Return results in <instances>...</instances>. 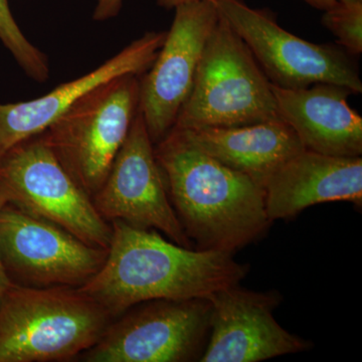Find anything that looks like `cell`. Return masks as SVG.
<instances>
[{
	"instance_id": "obj_1",
	"label": "cell",
	"mask_w": 362,
	"mask_h": 362,
	"mask_svg": "<svg viewBox=\"0 0 362 362\" xmlns=\"http://www.w3.org/2000/svg\"><path fill=\"white\" fill-rule=\"evenodd\" d=\"M106 261L80 291L112 319L135 305L156 299L209 298L239 285L250 271L233 252L201 251L164 239L160 233L111 221Z\"/></svg>"
},
{
	"instance_id": "obj_2",
	"label": "cell",
	"mask_w": 362,
	"mask_h": 362,
	"mask_svg": "<svg viewBox=\"0 0 362 362\" xmlns=\"http://www.w3.org/2000/svg\"><path fill=\"white\" fill-rule=\"evenodd\" d=\"M154 154L194 249L235 254L268 232L264 188L195 146L180 128L154 145Z\"/></svg>"
},
{
	"instance_id": "obj_3",
	"label": "cell",
	"mask_w": 362,
	"mask_h": 362,
	"mask_svg": "<svg viewBox=\"0 0 362 362\" xmlns=\"http://www.w3.org/2000/svg\"><path fill=\"white\" fill-rule=\"evenodd\" d=\"M112 320L78 288L13 284L0 300V362L73 361Z\"/></svg>"
},
{
	"instance_id": "obj_4",
	"label": "cell",
	"mask_w": 362,
	"mask_h": 362,
	"mask_svg": "<svg viewBox=\"0 0 362 362\" xmlns=\"http://www.w3.org/2000/svg\"><path fill=\"white\" fill-rule=\"evenodd\" d=\"M278 118L270 81L244 40L220 14L173 127H238Z\"/></svg>"
},
{
	"instance_id": "obj_5",
	"label": "cell",
	"mask_w": 362,
	"mask_h": 362,
	"mask_svg": "<svg viewBox=\"0 0 362 362\" xmlns=\"http://www.w3.org/2000/svg\"><path fill=\"white\" fill-rule=\"evenodd\" d=\"M139 77L120 76L95 88L40 134L90 199L129 134L139 106Z\"/></svg>"
},
{
	"instance_id": "obj_6",
	"label": "cell",
	"mask_w": 362,
	"mask_h": 362,
	"mask_svg": "<svg viewBox=\"0 0 362 362\" xmlns=\"http://www.w3.org/2000/svg\"><path fill=\"white\" fill-rule=\"evenodd\" d=\"M6 204L51 221L92 246L110 245L111 223L40 134L0 156V209Z\"/></svg>"
},
{
	"instance_id": "obj_7",
	"label": "cell",
	"mask_w": 362,
	"mask_h": 362,
	"mask_svg": "<svg viewBox=\"0 0 362 362\" xmlns=\"http://www.w3.org/2000/svg\"><path fill=\"white\" fill-rule=\"evenodd\" d=\"M209 298L156 299L135 305L113 319L87 362L199 361L211 330Z\"/></svg>"
},
{
	"instance_id": "obj_8",
	"label": "cell",
	"mask_w": 362,
	"mask_h": 362,
	"mask_svg": "<svg viewBox=\"0 0 362 362\" xmlns=\"http://www.w3.org/2000/svg\"><path fill=\"white\" fill-rule=\"evenodd\" d=\"M221 18L240 35L271 84L304 89L318 83L342 86L361 94L356 64L335 45L313 44L292 35L270 14L242 0H214Z\"/></svg>"
},
{
	"instance_id": "obj_9",
	"label": "cell",
	"mask_w": 362,
	"mask_h": 362,
	"mask_svg": "<svg viewBox=\"0 0 362 362\" xmlns=\"http://www.w3.org/2000/svg\"><path fill=\"white\" fill-rule=\"evenodd\" d=\"M107 254L108 249L18 207L0 209V257L14 284L80 288L102 268Z\"/></svg>"
},
{
	"instance_id": "obj_10",
	"label": "cell",
	"mask_w": 362,
	"mask_h": 362,
	"mask_svg": "<svg viewBox=\"0 0 362 362\" xmlns=\"http://www.w3.org/2000/svg\"><path fill=\"white\" fill-rule=\"evenodd\" d=\"M100 216L156 230L180 246L194 247L169 201L154 144L139 110L109 175L92 199Z\"/></svg>"
},
{
	"instance_id": "obj_11",
	"label": "cell",
	"mask_w": 362,
	"mask_h": 362,
	"mask_svg": "<svg viewBox=\"0 0 362 362\" xmlns=\"http://www.w3.org/2000/svg\"><path fill=\"white\" fill-rule=\"evenodd\" d=\"M175 11L156 61L140 78L138 110L154 145L175 125L194 85L204 45L220 18L209 0L188 2Z\"/></svg>"
},
{
	"instance_id": "obj_12",
	"label": "cell",
	"mask_w": 362,
	"mask_h": 362,
	"mask_svg": "<svg viewBox=\"0 0 362 362\" xmlns=\"http://www.w3.org/2000/svg\"><path fill=\"white\" fill-rule=\"evenodd\" d=\"M209 299L211 330L201 362H259L313 346L276 320L274 311L282 301L277 291H252L239 284Z\"/></svg>"
},
{
	"instance_id": "obj_13",
	"label": "cell",
	"mask_w": 362,
	"mask_h": 362,
	"mask_svg": "<svg viewBox=\"0 0 362 362\" xmlns=\"http://www.w3.org/2000/svg\"><path fill=\"white\" fill-rule=\"evenodd\" d=\"M166 32H150L133 40L90 73L37 99L0 104V156L28 138L40 134L76 102L95 88L120 76H141L156 61Z\"/></svg>"
},
{
	"instance_id": "obj_14",
	"label": "cell",
	"mask_w": 362,
	"mask_h": 362,
	"mask_svg": "<svg viewBox=\"0 0 362 362\" xmlns=\"http://www.w3.org/2000/svg\"><path fill=\"white\" fill-rule=\"evenodd\" d=\"M269 220H288L331 202L362 206V158L301 152L285 161L264 185Z\"/></svg>"
},
{
	"instance_id": "obj_15",
	"label": "cell",
	"mask_w": 362,
	"mask_h": 362,
	"mask_svg": "<svg viewBox=\"0 0 362 362\" xmlns=\"http://www.w3.org/2000/svg\"><path fill=\"white\" fill-rule=\"evenodd\" d=\"M271 86L279 118L294 130L305 149L330 156H362V118L347 103L351 90L327 83L296 90Z\"/></svg>"
},
{
	"instance_id": "obj_16",
	"label": "cell",
	"mask_w": 362,
	"mask_h": 362,
	"mask_svg": "<svg viewBox=\"0 0 362 362\" xmlns=\"http://www.w3.org/2000/svg\"><path fill=\"white\" fill-rule=\"evenodd\" d=\"M181 130L195 146L262 187L276 169L305 149L280 118L238 127Z\"/></svg>"
},
{
	"instance_id": "obj_17",
	"label": "cell",
	"mask_w": 362,
	"mask_h": 362,
	"mask_svg": "<svg viewBox=\"0 0 362 362\" xmlns=\"http://www.w3.org/2000/svg\"><path fill=\"white\" fill-rule=\"evenodd\" d=\"M0 42L28 77L37 83H45L49 78V59L21 32L11 13L9 0H0Z\"/></svg>"
},
{
	"instance_id": "obj_18",
	"label": "cell",
	"mask_w": 362,
	"mask_h": 362,
	"mask_svg": "<svg viewBox=\"0 0 362 362\" xmlns=\"http://www.w3.org/2000/svg\"><path fill=\"white\" fill-rule=\"evenodd\" d=\"M323 25L352 56L362 52V0L346 2L324 11Z\"/></svg>"
},
{
	"instance_id": "obj_19",
	"label": "cell",
	"mask_w": 362,
	"mask_h": 362,
	"mask_svg": "<svg viewBox=\"0 0 362 362\" xmlns=\"http://www.w3.org/2000/svg\"><path fill=\"white\" fill-rule=\"evenodd\" d=\"M124 0H96L93 20L106 21L116 18L122 8Z\"/></svg>"
},
{
	"instance_id": "obj_20",
	"label": "cell",
	"mask_w": 362,
	"mask_h": 362,
	"mask_svg": "<svg viewBox=\"0 0 362 362\" xmlns=\"http://www.w3.org/2000/svg\"><path fill=\"white\" fill-rule=\"evenodd\" d=\"M302 1L314 7V8L319 9V11H327L333 7L339 6V4L351 1H361V0H302Z\"/></svg>"
},
{
	"instance_id": "obj_21",
	"label": "cell",
	"mask_w": 362,
	"mask_h": 362,
	"mask_svg": "<svg viewBox=\"0 0 362 362\" xmlns=\"http://www.w3.org/2000/svg\"><path fill=\"white\" fill-rule=\"evenodd\" d=\"M13 284V281H11L8 275H7L4 264H2L1 257H0V300L2 299V297L6 294L7 290Z\"/></svg>"
},
{
	"instance_id": "obj_22",
	"label": "cell",
	"mask_w": 362,
	"mask_h": 362,
	"mask_svg": "<svg viewBox=\"0 0 362 362\" xmlns=\"http://www.w3.org/2000/svg\"><path fill=\"white\" fill-rule=\"evenodd\" d=\"M192 1H197V0H156V4L165 9H175L177 6ZM209 1H214V0H209Z\"/></svg>"
}]
</instances>
